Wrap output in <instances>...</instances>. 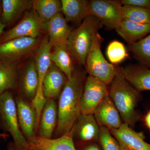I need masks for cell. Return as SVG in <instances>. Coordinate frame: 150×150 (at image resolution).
I'll list each match as a JSON object with an SVG mask.
<instances>
[{
  "label": "cell",
  "mask_w": 150,
  "mask_h": 150,
  "mask_svg": "<svg viewBox=\"0 0 150 150\" xmlns=\"http://www.w3.org/2000/svg\"><path fill=\"white\" fill-rule=\"evenodd\" d=\"M84 75L73 73L60 94L58 107L56 134L61 136L71 133L75 123L81 115L80 101L83 91Z\"/></svg>",
  "instance_id": "obj_1"
},
{
  "label": "cell",
  "mask_w": 150,
  "mask_h": 150,
  "mask_svg": "<svg viewBox=\"0 0 150 150\" xmlns=\"http://www.w3.org/2000/svg\"><path fill=\"white\" fill-rule=\"evenodd\" d=\"M109 90V96L118 110L123 123L134 127L139 118L136 108L140 99V92L126 79L118 69Z\"/></svg>",
  "instance_id": "obj_2"
},
{
  "label": "cell",
  "mask_w": 150,
  "mask_h": 150,
  "mask_svg": "<svg viewBox=\"0 0 150 150\" xmlns=\"http://www.w3.org/2000/svg\"><path fill=\"white\" fill-rule=\"evenodd\" d=\"M102 25L93 16H88L79 26L70 33L67 46L72 56L79 64L85 65L86 58L95 37Z\"/></svg>",
  "instance_id": "obj_3"
},
{
  "label": "cell",
  "mask_w": 150,
  "mask_h": 150,
  "mask_svg": "<svg viewBox=\"0 0 150 150\" xmlns=\"http://www.w3.org/2000/svg\"><path fill=\"white\" fill-rule=\"evenodd\" d=\"M0 128L13 137L16 150L29 149V144L20 129L15 99L11 91L0 96Z\"/></svg>",
  "instance_id": "obj_4"
},
{
  "label": "cell",
  "mask_w": 150,
  "mask_h": 150,
  "mask_svg": "<svg viewBox=\"0 0 150 150\" xmlns=\"http://www.w3.org/2000/svg\"><path fill=\"white\" fill-rule=\"evenodd\" d=\"M102 41V38L98 33L86 58L85 66L89 76L97 78L108 85L115 78L118 69L108 62L103 55L101 50Z\"/></svg>",
  "instance_id": "obj_5"
},
{
  "label": "cell",
  "mask_w": 150,
  "mask_h": 150,
  "mask_svg": "<svg viewBox=\"0 0 150 150\" xmlns=\"http://www.w3.org/2000/svg\"><path fill=\"white\" fill-rule=\"evenodd\" d=\"M46 28L47 23L41 19L32 8L25 12L16 25L3 32L0 38V44L18 38H38L43 32L46 31Z\"/></svg>",
  "instance_id": "obj_6"
},
{
  "label": "cell",
  "mask_w": 150,
  "mask_h": 150,
  "mask_svg": "<svg viewBox=\"0 0 150 150\" xmlns=\"http://www.w3.org/2000/svg\"><path fill=\"white\" fill-rule=\"evenodd\" d=\"M107 86L97 78L89 75L85 82L81 97V114L93 115L97 107L109 95Z\"/></svg>",
  "instance_id": "obj_7"
},
{
  "label": "cell",
  "mask_w": 150,
  "mask_h": 150,
  "mask_svg": "<svg viewBox=\"0 0 150 150\" xmlns=\"http://www.w3.org/2000/svg\"><path fill=\"white\" fill-rule=\"evenodd\" d=\"M121 6L118 1L91 0L89 2V15L96 17L107 28L115 29L123 20Z\"/></svg>",
  "instance_id": "obj_8"
},
{
  "label": "cell",
  "mask_w": 150,
  "mask_h": 150,
  "mask_svg": "<svg viewBox=\"0 0 150 150\" xmlns=\"http://www.w3.org/2000/svg\"><path fill=\"white\" fill-rule=\"evenodd\" d=\"M38 38L22 37L0 44V60L18 62L38 47Z\"/></svg>",
  "instance_id": "obj_9"
},
{
  "label": "cell",
  "mask_w": 150,
  "mask_h": 150,
  "mask_svg": "<svg viewBox=\"0 0 150 150\" xmlns=\"http://www.w3.org/2000/svg\"><path fill=\"white\" fill-rule=\"evenodd\" d=\"M20 127L28 144L34 142L38 128L37 116L34 108L19 97L15 100Z\"/></svg>",
  "instance_id": "obj_10"
},
{
  "label": "cell",
  "mask_w": 150,
  "mask_h": 150,
  "mask_svg": "<svg viewBox=\"0 0 150 150\" xmlns=\"http://www.w3.org/2000/svg\"><path fill=\"white\" fill-rule=\"evenodd\" d=\"M122 150H150V144L144 141L143 134L136 132L123 123L118 129H109Z\"/></svg>",
  "instance_id": "obj_11"
},
{
  "label": "cell",
  "mask_w": 150,
  "mask_h": 150,
  "mask_svg": "<svg viewBox=\"0 0 150 150\" xmlns=\"http://www.w3.org/2000/svg\"><path fill=\"white\" fill-rule=\"evenodd\" d=\"M93 115L99 126L109 129H118L123 123L118 110L109 95L97 107Z\"/></svg>",
  "instance_id": "obj_12"
},
{
  "label": "cell",
  "mask_w": 150,
  "mask_h": 150,
  "mask_svg": "<svg viewBox=\"0 0 150 150\" xmlns=\"http://www.w3.org/2000/svg\"><path fill=\"white\" fill-rule=\"evenodd\" d=\"M68 79L52 62L45 75L42 84L43 94L46 99H54L61 94Z\"/></svg>",
  "instance_id": "obj_13"
},
{
  "label": "cell",
  "mask_w": 150,
  "mask_h": 150,
  "mask_svg": "<svg viewBox=\"0 0 150 150\" xmlns=\"http://www.w3.org/2000/svg\"><path fill=\"white\" fill-rule=\"evenodd\" d=\"M71 31L62 12L56 14L47 23L46 31L52 48L58 45L67 44Z\"/></svg>",
  "instance_id": "obj_14"
},
{
  "label": "cell",
  "mask_w": 150,
  "mask_h": 150,
  "mask_svg": "<svg viewBox=\"0 0 150 150\" xmlns=\"http://www.w3.org/2000/svg\"><path fill=\"white\" fill-rule=\"evenodd\" d=\"M74 132L81 142H94L98 140L100 126L93 114H81L72 130Z\"/></svg>",
  "instance_id": "obj_15"
},
{
  "label": "cell",
  "mask_w": 150,
  "mask_h": 150,
  "mask_svg": "<svg viewBox=\"0 0 150 150\" xmlns=\"http://www.w3.org/2000/svg\"><path fill=\"white\" fill-rule=\"evenodd\" d=\"M58 107L54 99H47L38 124V137L51 139L58 120Z\"/></svg>",
  "instance_id": "obj_16"
},
{
  "label": "cell",
  "mask_w": 150,
  "mask_h": 150,
  "mask_svg": "<svg viewBox=\"0 0 150 150\" xmlns=\"http://www.w3.org/2000/svg\"><path fill=\"white\" fill-rule=\"evenodd\" d=\"M33 1L28 0H2L1 22L6 27L13 24L23 12L32 8Z\"/></svg>",
  "instance_id": "obj_17"
},
{
  "label": "cell",
  "mask_w": 150,
  "mask_h": 150,
  "mask_svg": "<svg viewBox=\"0 0 150 150\" xmlns=\"http://www.w3.org/2000/svg\"><path fill=\"white\" fill-rule=\"evenodd\" d=\"M121 70L126 79L138 91H150V69L142 65H129Z\"/></svg>",
  "instance_id": "obj_18"
},
{
  "label": "cell",
  "mask_w": 150,
  "mask_h": 150,
  "mask_svg": "<svg viewBox=\"0 0 150 150\" xmlns=\"http://www.w3.org/2000/svg\"><path fill=\"white\" fill-rule=\"evenodd\" d=\"M118 35L130 44L137 42L150 33V24L122 20L115 29Z\"/></svg>",
  "instance_id": "obj_19"
},
{
  "label": "cell",
  "mask_w": 150,
  "mask_h": 150,
  "mask_svg": "<svg viewBox=\"0 0 150 150\" xmlns=\"http://www.w3.org/2000/svg\"><path fill=\"white\" fill-rule=\"evenodd\" d=\"M37 48L34 59L39 77L37 91H42L43 79L52 63L51 58L52 47L49 42L48 35L44 38Z\"/></svg>",
  "instance_id": "obj_20"
},
{
  "label": "cell",
  "mask_w": 150,
  "mask_h": 150,
  "mask_svg": "<svg viewBox=\"0 0 150 150\" xmlns=\"http://www.w3.org/2000/svg\"><path fill=\"white\" fill-rule=\"evenodd\" d=\"M62 12L67 22L81 23L89 15L86 0H62Z\"/></svg>",
  "instance_id": "obj_21"
},
{
  "label": "cell",
  "mask_w": 150,
  "mask_h": 150,
  "mask_svg": "<svg viewBox=\"0 0 150 150\" xmlns=\"http://www.w3.org/2000/svg\"><path fill=\"white\" fill-rule=\"evenodd\" d=\"M30 146L40 150H77L71 133L55 139H47L36 137Z\"/></svg>",
  "instance_id": "obj_22"
},
{
  "label": "cell",
  "mask_w": 150,
  "mask_h": 150,
  "mask_svg": "<svg viewBox=\"0 0 150 150\" xmlns=\"http://www.w3.org/2000/svg\"><path fill=\"white\" fill-rule=\"evenodd\" d=\"M18 62L0 60V96L16 88Z\"/></svg>",
  "instance_id": "obj_23"
},
{
  "label": "cell",
  "mask_w": 150,
  "mask_h": 150,
  "mask_svg": "<svg viewBox=\"0 0 150 150\" xmlns=\"http://www.w3.org/2000/svg\"><path fill=\"white\" fill-rule=\"evenodd\" d=\"M53 48L51 54L52 62L66 75L68 80L71 79L74 73L71 59L72 56L68 49L67 44L58 45Z\"/></svg>",
  "instance_id": "obj_24"
},
{
  "label": "cell",
  "mask_w": 150,
  "mask_h": 150,
  "mask_svg": "<svg viewBox=\"0 0 150 150\" xmlns=\"http://www.w3.org/2000/svg\"><path fill=\"white\" fill-rule=\"evenodd\" d=\"M39 84L38 72L34 60L30 62L23 72L22 78L21 87L25 95L31 101L37 93Z\"/></svg>",
  "instance_id": "obj_25"
},
{
  "label": "cell",
  "mask_w": 150,
  "mask_h": 150,
  "mask_svg": "<svg viewBox=\"0 0 150 150\" xmlns=\"http://www.w3.org/2000/svg\"><path fill=\"white\" fill-rule=\"evenodd\" d=\"M32 8L40 18L48 23L52 18L62 12V3L59 0H34Z\"/></svg>",
  "instance_id": "obj_26"
},
{
  "label": "cell",
  "mask_w": 150,
  "mask_h": 150,
  "mask_svg": "<svg viewBox=\"0 0 150 150\" xmlns=\"http://www.w3.org/2000/svg\"><path fill=\"white\" fill-rule=\"evenodd\" d=\"M121 11L123 20L150 24V9L122 5Z\"/></svg>",
  "instance_id": "obj_27"
},
{
  "label": "cell",
  "mask_w": 150,
  "mask_h": 150,
  "mask_svg": "<svg viewBox=\"0 0 150 150\" xmlns=\"http://www.w3.org/2000/svg\"><path fill=\"white\" fill-rule=\"evenodd\" d=\"M129 48L142 66L150 67V33L141 40L130 44Z\"/></svg>",
  "instance_id": "obj_28"
},
{
  "label": "cell",
  "mask_w": 150,
  "mask_h": 150,
  "mask_svg": "<svg viewBox=\"0 0 150 150\" xmlns=\"http://www.w3.org/2000/svg\"><path fill=\"white\" fill-rule=\"evenodd\" d=\"M106 54L112 64L121 63L129 55L124 45L118 40H113L109 43L106 50Z\"/></svg>",
  "instance_id": "obj_29"
},
{
  "label": "cell",
  "mask_w": 150,
  "mask_h": 150,
  "mask_svg": "<svg viewBox=\"0 0 150 150\" xmlns=\"http://www.w3.org/2000/svg\"><path fill=\"white\" fill-rule=\"evenodd\" d=\"M99 126L98 140L103 150H122L120 144L112 136L109 129L104 126Z\"/></svg>",
  "instance_id": "obj_30"
},
{
  "label": "cell",
  "mask_w": 150,
  "mask_h": 150,
  "mask_svg": "<svg viewBox=\"0 0 150 150\" xmlns=\"http://www.w3.org/2000/svg\"><path fill=\"white\" fill-rule=\"evenodd\" d=\"M119 1L122 6H133L150 9V0H121Z\"/></svg>",
  "instance_id": "obj_31"
},
{
  "label": "cell",
  "mask_w": 150,
  "mask_h": 150,
  "mask_svg": "<svg viewBox=\"0 0 150 150\" xmlns=\"http://www.w3.org/2000/svg\"><path fill=\"white\" fill-rule=\"evenodd\" d=\"M82 150H101V149L97 144L93 143V144H90L85 146Z\"/></svg>",
  "instance_id": "obj_32"
},
{
  "label": "cell",
  "mask_w": 150,
  "mask_h": 150,
  "mask_svg": "<svg viewBox=\"0 0 150 150\" xmlns=\"http://www.w3.org/2000/svg\"><path fill=\"white\" fill-rule=\"evenodd\" d=\"M145 124L150 131V110L145 115L144 118Z\"/></svg>",
  "instance_id": "obj_33"
},
{
  "label": "cell",
  "mask_w": 150,
  "mask_h": 150,
  "mask_svg": "<svg viewBox=\"0 0 150 150\" xmlns=\"http://www.w3.org/2000/svg\"><path fill=\"white\" fill-rule=\"evenodd\" d=\"M5 25L4 24H3L1 22V21H0V38L2 34H3V32H4V28H6Z\"/></svg>",
  "instance_id": "obj_34"
},
{
  "label": "cell",
  "mask_w": 150,
  "mask_h": 150,
  "mask_svg": "<svg viewBox=\"0 0 150 150\" xmlns=\"http://www.w3.org/2000/svg\"><path fill=\"white\" fill-rule=\"evenodd\" d=\"M8 150H16L15 148L14 145L13 144H11L8 146Z\"/></svg>",
  "instance_id": "obj_35"
},
{
  "label": "cell",
  "mask_w": 150,
  "mask_h": 150,
  "mask_svg": "<svg viewBox=\"0 0 150 150\" xmlns=\"http://www.w3.org/2000/svg\"><path fill=\"white\" fill-rule=\"evenodd\" d=\"M8 135L7 134H0V138L2 137V138H4V139H5L7 137H8Z\"/></svg>",
  "instance_id": "obj_36"
},
{
  "label": "cell",
  "mask_w": 150,
  "mask_h": 150,
  "mask_svg": "<svg viewBox=\"0 0 150 150\" xmlns=\"http://www.w3.org/2000/svg\"><path fill=\"white\" fill-rule=\"evenodd\" d=\"M28 150H40L39 149H36V148H33V147H30V149Z\"/></svg>",
  "instance_id": "obj_37"
},
{
  "label": "cell",
  "mask_w": 150,
  "mask_h": 150,
  "mask_svg": "<svg viewBox=\"0 0 150 150\" xmlns=\"http://www.w3.org/2000/svg\"><path fill=\"white\" fill-rule=\"evenodd\" d=\"M1 1H0V15H1Z\"/></svg>",
  "instance_id": "obj_38"
}]
</instances>
